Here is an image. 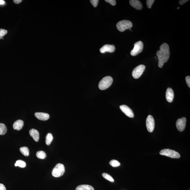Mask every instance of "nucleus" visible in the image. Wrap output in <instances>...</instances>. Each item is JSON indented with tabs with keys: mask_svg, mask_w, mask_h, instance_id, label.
Listing matches in <instances>:
<instances>
[{
	"mask_svg": "<svg viewBox=\"0 0 190 190\" xmlns=\"http://www.w3.org/2000/svg\"><path fill=\"white\" fill-rule=\"evenodd\" d=\"M154 1V0H147L146 1V5L148 8H151Z\"/></svg>",
	"mask_w": 190,
	"mask_h": 190,
	"instance_id": "a878e982",
	"label": "nucleus"
},
{
	"mask_svg": "<svg viewBox=\"0 0 190 190\" xmlns=\"http://www.w3.org/2000/svg\"><path fill=\"white\" fill-rule=\"evenodd\" d=\"M76 190H94L92 186L89 185H83L78 186Z\"/></svg>",
	"mask_w": 190,
	"mask_h": 190,
	"instance_id": "f3484780",
	"label": "nucleus"
},
{
	"mask_svg": "<svg viewBox=\"0 0 190 190\" xmlns=\"http://www.w3.org/2000/svg\"><path fill=\"white\" fill-rule=\"evenodd\" d=\"M161 155L167 156L173 159H179L180 155L179 153L170 149H164L160 151Z\"/></svg>",
	"mask_w": 190,
	"mask_h": 190,
	"instance_id": "39448f33",
	"label": "nucleus"
},
{
	"mask_svg": "<svg viewBox=\"0 0 190 190\" xmlns=\"http://www.w3.org/2000/svg\"><path fill=\"white\" fill-rule=\"evenodd\" d=\"M132 23L128 20H123L118 23L116 27L118 30L120 32H123L133 27Z\"/></svg>",
	"mask_w": 190,
	"mask_h": 190,
	"instance_id": "7ed1b4c3",
	"label": "nucleus"
},
{
	"mask_svg": "<svg viewBox=\"0 0 190 190\" xmlns=\"http://www.w3.org/2000/svg\"><path fill=\"white\" fill-rule=\"evenodd\" d=\"M35 117L40 120L46 121L49 119V114L44 113L36 112L35 114Z\"/></svg>",
	"mask_w": 190,
	"mask_h": 190,
	"instance_id": "4468645a",
	"label": "nucleus"
},
{
	"mask_svg": "<svg viewBox=\"0 0 190 190\" xmlns=\"http://www.w3.org/2000/svg\"><path fill=\"white\" fill-rule=\"evenodd\" d=\"M22 1V0H14V2L16 4H19L21 3Z\"/></svg>",
	"mask_w": 190,
	"mask_h": 190,
	"instance_id": "2f4dec72",
	"label": "nucleus"
},
{
	"mask_svg": "<svg viewBox=\"0 0 190 190\" xmlns=\"http://www.w3.org/2000/svg\"><path fill=\"white\" fill-rule=\"evenodd\" d=\"M99 1V0H91L90 1V2L92 4L95 8H96L97 6Z\"/></svg>",
	"mask_w": 190,
	"mask_h": 190,
	"instance_id": "bb28decb",
	"label": "nucleus"
},
{
	"mask_svg": "<svg viewBox=\"0 0 190 190\" xmlns=\"http://www.w3.org/2000/svg\"><path fill=\"white\" fill-rule=\"evenodd\" d=\"M113 79L111 77L107 76L104 77L100 81L99 84V88L101 90L107 89L112 85Z\"/></svg>",
	"mask_w": 190,
	"mask_h": 190,
	"instance_id": "f03ea898",
	"label": "nucleus"
},
{
	"mask_svg": "<svg viewBox=\"0 0 190 190\" xmlns=\"http://www.w3.org/2000/svg\"><path fill=\"white\" fill-rule=\"evenodd\" d=\"M144 46L143 43L141 41L137 42L135 43L133 49L131 51V55L135 56L137 55L139 53L142 52Z\"/></svg>",
	"mask_w": 190,
	"mask_h": 190,
	"instance_id": "423d86ee",
	"label": "nucleus"
},
{
	"mask_svg": "<svg viewBox=\"0 0 190 190\" xmlns=\"http://www.w3.org/2000/svg\"><path fill=\"white\" fill-rule=\"evenodd\" d=\"M186 81L188 86L190 88V77L189 76H187L186 77Z\"/></svg>",
	"mask_w": 190,
	"mask_h": 190,
	"instance_id": "c85d7f7f",
	"label": "nucleus"
},
{
	"mask_svg": "<svg viewBox=\"0 0 190 190\" xmlns=\"http://www.w3.org/2000/svg\"><path fill=\"white\" fill-rule=\"evenodd\" d=\"M130 5L132 7L138 10H141L143 8V5L138 0H130L129 1Z\"/></svg>",
	"mask_w": 190,
	"mask_h": 190,
	"instance_id": "ddd939ff",
	"label": "nucleus"
},
{
	"mask_svg": "<svg viewBox=\"0 0 190 190\" xmlns=\"http://www.w3.org/2000/svg\"><path fill=\"white\" fill-rule=\"evenodd\" d=\"M174 96V92L173 89L170 88H167L166 92V99L169 103H171L173 101Z\"/></svg>",
	"mask_w": 190,
	"mask_h": 190,
	"instance_id": "f8f14e48",
	"label": "nucleus"
},
{
	"mask_svg": "<svg viewBox=\"0 0 190 190\" xmlns=\"http://www.w3.org/2000/svg\"><path fill=\"white\" fill-rule=\"evenodd\" d=\"M53 139V135L51 133H48L46 135V144L48 146L50 145Z\"/></svg>",
	"mask_w": 190,
	"mask_h": 190,
	"instance_id": "6ab92c4d",
	"label": "nucleus"
},
{
	"mask_svg": "<svg viewBox=\"0 0 190 190\" xmlns=\"http://www.w3.org/2000/svg\"><path fill=\"white\" fill-rule=\"evenodd\" d=\"M146 69V66L143 64L138 66L135 68L132 72V75L135 79L139 78L142 74Z\"/></svg>",
	"mask_w": 190,
	"mask_h": 190,
	"instance_id": "0eeeda50",
	"label": "nucleus"
},
{
	"mask_svg": "<svg viewBox=\"0 0 190 190\" xmlns=\"http://www.w3.org/2000/svg\"><path fill=\"white\" fill-rule=\"evenodd\" d=\"M109 164L113 167H118L120 165V163L118 161L115 160V159L111 160L109 162Z\"/></svg>",
	"mask_w": 190,
	"mask_h": 190,
	"instance_id": "b1692460",
	"label": "nucleus"
},
{
	"mask_svg": "<svg viewBox=\"0 0 190 190\" xmlns=\"http://www.w3.org/2000/svg\"><path fill=\"white\" fill-rule=\"evenodd\" d=\"M106 2L109 3L112 6H115L116 4L115 0H105Z\"/></svg>",
	"mask_w": 190,
	"mask_h": 190,
	"instance_id": "cd10ccee",
	"label": "nucleus"
},
{
	"mask_svg": "<svg viewBox=\"0 0 190 190\" xmlns=\"http://www.w3.org/2000/svg\"><path fill=\"white\" fill-rule=\"evenodd\" d=\"M5 3V2L3 0H0V5H4Z\"/></svg>",
	"mask_w": 190,
	"mask_h": 190,
	"instance_id": "473e14b6",
	"label": "nucleus"
},
{
	"mask_svg": "<svg viewBox=\"0 0 190 190\" xmlns=\"http://www.w3.org/2000/svg\"><path fill=\"white\" fill-rule=\"evenodd\" d=\"M14 165H15L16 167L18 166L20 167V168H24L26 167V163L23 161L18 160L16 161Z\"/></svg>",
	"mask_w": 190,
	"mask_h": 190,
	"instance_id": "4be33fe9",
	"label": "nucleus"
},
{
	"mask_svg": "<svg viewBox=\"0 0 190 190\" xmlns=\"http://www.w3.org/2000/svg\"><path fill=\"white\" fill-rule=\"evenodd\" d=\"M157 55L159 59V66L161 68L169 58L170 53L168 45L166 43H163L160 46L159 50L157 51Z\"/></svg>",
	"mask_w": 190,
	"mask_h": 190,
	"instance_id": "f257e3e1",
	"label": "nucleus"
},
{
	"mask_svg": "<svg viewBox=\"0 0 190 190\" xmlns=\"http://www.w3.org/2000/svg\"><path fill=\"white\" fill-rule=\"evenodd\" d=\"M155 126L154 119L151 115L148 116L146 120V127L148 131L152 133L153 131Z\"/></svg>",
	"mask_w": 190,
	"mask_h": 190,
	"instance_id": "6e6552de",
	"label": "nucleus"
},
{
	"mask_svg": "<svg viewBox=\"0 0 190 190\" xmlns=\"http://www.w3.org/2000/svg\"><path fill=\"white\" fill-rule=\"evenodd\" d=\"M179 9V7H178V9Z\"/></svg>",
	"mask_w": 190,
	"mask_h": 190,
	"instance_id": "72a5a7b5",
	"label": "nucleus"
},
{
	"mask_svg": "<svg viewBox=\"0 0 190 190\" xmlns=\"http://www.w3.org/2000/svg\"><path fill=\"white\" fill-rule=\"evenodd\" d=\"M7 129L4 124L0 123V135H3L5 134Z\"/></svg>",
	"mask_w": 190,
	"mask_h": 190,
	"instance_id": "aec40b11",
	"label": "nucleus"
},
{
	"mask_svg": "<svg viewBox=\"0 0 190 190\" xmlns=\"http://www.w3.org/2000/svg\"><path fill=\"white\" fill-rule=\"evenodd\" d=\"M120 108L122 111L127 116L130 118H133L134 116V114L133 110L126 105H122L120 106Z\"/></svg>",
	"mask_w": 190,
	"mask_h": 190,
	"instance_id": "9d476101",
	"label": "nucleus"
},
{
	"mask_svg": "<svg viewBox=\"0 0 190 190\" xmlns=\"http://www.w3.org/2000/svg\"><path fill=\"white\" fill-rule=\"evenodd\" d=\"M23 125V121L21 120H18L14 122V124L13 125V127L14 130H20L21 129Z\"/></svg>",
	"mask_w": 190,
	"mask_h": 190,
	"instance_id": "dca6fc26",
	"label": "nucleus"
},
{
	"mask_svg": "<svg viewBox=\"0 0 190 190\" xmlns=\"http://www.w3.org/2000/svg\"><path fill=\"white\" fill-rule=\"evenodd\" d=\"M20 151L21 152L25 157H28L29 154V151L28 148L25 146L21 148Z\"/></svg>",
	"mask_w": 190,
	"mask_h": 190,
	"instance_id": "a211bd4d",
	"label": "nucleus"
},
{
	"mask_svg": "<svg viewBox=\"0 0 190 190\" xmlns=\"http://www.w3.org/2000/svg\"><path fill=\"white\" fill-rule=\"evenodd\" d=\"M0 190H6L5 187L1 183H0Z\"/></svg>",
	"mask_w": 190,
	"mask_h": 190,
	"instance_id": "c756f323",
	"label": "nucleus"
},
{
	"mask_svg": "<svg viewBox=\"0 0 190 190\" xmlns=\"http://www.w3.org/2000/svg\"><path fill=\"white\" fill-rule=\"evenodd\" d=\"M186 118L182 117L178 119L176 122V126L178 130L180 132L184 131L186 126Z\"/></svg>",
	"mask_w": 190,
	"mask_h": 190,
	"instance_id": "1a4fd4ad",
	"label": "nucleus"
},
{
	"mask_svg": "<svg viewBox=\"0 0 190 190\" xmlns=\"http://www.w3.org/2000/svg\"><path fill=\"white\" fill-rule=\"evenodd\" d=\"M29 134L35 141H38L39 139V133L38 130L35 129H31L29 131Z\"/></svg>",
	"mask_w": 190,
	"mask_h": 190,
	"instance_id": "2eb2a0df",
	"label": "nucleus"
},
{
	"mask_svg": "<svg viewBox=\"0 0 190 190\" xmlns=\"http://www.w3.org/2000/svg\"><path fill=\"white\" fill-rule=\"evenodd\" d=\"M188 1V0H180L179 1V4L181 5L184 4L185 3L187 2Z\"/></svg>",
	"mask_w": 190,
	"mask_h": 190,
	"instance_id": "7c9ffc66",
	"label": "nucleus"
},
{
	"mask_svg": "<svg viewBox=\"0 0 190 190\" xmlns=\"http://www.w3.org/2000/svg\"><path fill=\"white\" fill-rule=\"evenodd\" d=\"M36 157L38 159H44L46 158V153L42 151H38L36 154Z\"/></svg>",
	"mask_w": 190,
	"mask_h": 190,
	"instance_id": "412c9836",
	"label": "nucleus"
},
{
	"mask_svg": "<svg viewBox=\"0 0 190 190\" xmlns=\"http://www.w3.org/2000/svg\"><path fill=\"white\" fill-rule=\"evenodd\" d=\"M8 33V31L4 29H0V40L3 38Z\"/></svg>",
	"mask_w": 190,
	"mask_h": 190,
	"instance_id": "393cba45",
	"label": "nucleus"
},
{
	"mask_svg": "<svg viewBox=\"0 0 190 190\" xmlns=\"http://www.w3.org/2000/svg\"><path fill=\"white\" fill-rule=\"evenodd\" d=\"M102 176L106 179L112 182H113L114 180L112 177L111 175L107 173H104L102 174Z\"/></svg>",
	"mask_w": 190,
	"mask_h": 190,
	"instance_id": "5701e85b",
	"label": "nucleus"
},
{
	"mask_svg": "<svg viewBox=\"0 0 190 190\" xmlns=\"http://www.w3.org/2000/svg\"><path fill=\"white\" fill-rule=\"evenodd\" d=\"M65 172V167L62 163H58L56 165L53 169L52 172L53 176L55 178H58L62 176Z\"/></svg>",
	"mask_w": 190,
	"mask_h": 190,
	"instance_id": "20e7f679",
	"label": "nucleus"
},
{
	"mask_svg": "<svg viewBox=\"0 0 190 190\" xmlns=\"http://www.w3.org/2000/svg\"><path fill=\"white\" fill-rule=\"evenodd\" d=\"M116 48L115 46L113 45L106 44L101 47L100 51L101 53H104L106 52L113 53L115 51Z\"/></svg>",
	"mask_w": 190,
	"mask_h": 190,
	"instance_id": "9b49d317",
	"label": "nucleus"
}]
</instances>
